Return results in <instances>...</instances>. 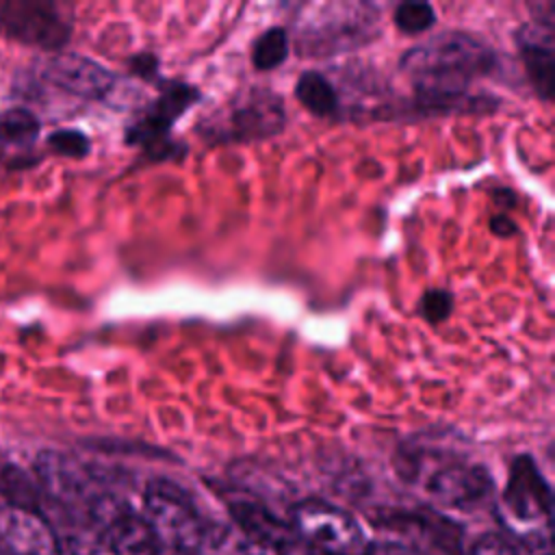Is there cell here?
I'll list each match as a JSON object with an SVG mask.
<instances>
[{"instance_id":"5b68a950","label":"cell","mask_w":555,"mask_h":555,"mask_svg":"<svg viewBox=\"0 0 555 555\" xmlns=\"http://www.w3.org/2000/svg\"><path fill=\"white\" fill-rule=\"evenodd\" d=\"M35 475L43 496L85 525L98 503L113 492L93 466L63 451H41L35 460Z\"/></svg>"},{"instance_id":"7a4b0ae2","label":"cell","mask_w":555,"mask_h":555,"mask_svg":"<svg viewBox=\"0 0 555 555\" xmlns=\"http://www.w3.org/2000/svg\"><path fill=\"white\" fill-rule=\"evenodd\" d=\"M397 470L408 481H418L423 490L442 507L475 509L483 505L494 481L486 466L457 455H431L427 451H401Z\"/></svg>"},{"instance_id":"277c9868","label":"cell","mask_w":555,"mask_h":555,"mask_svg":"<svg viewBox=\"0 0 555 555\" xmlns=\"http://www.w3.org/2000/svg\"><path fill=\"white\" fill-rule=\"evenodd\" d=\"M297 28V48L304 54L327 56L366 46L377 37V15L371 4L334 2L308 7Z\"/></svg>"},{"instance_id":"3957f363","label":"cell","mask_w":555,"mask_h":555,"mask_svg":"<svg viewBox=\"0 0 555 555\" xmlns=\"http://www.w3.org/2000/svg\"><path fill=\"white\" fill-rule=\"evenodd\" d=\"M143 518L167 555H195L212 518L178 481L154 477L143 490Z\"/></svg>"},{"instance_id":"5bb4252c","label":"cell","mask_w":555,"mask_h":555,"mask_svg":"<svg viewBox=\"0 0 555 555\" xmlns=\"http://www.w3.org/2000/svg\"><path fill=\"white\" fill-rule=\"evenodd\" d=\"M555 20L553 11L546 15H533L531 22L516 30V46L522 59L527 78L542 100L553 98V72H555Z\"/></svg>"},{"instance_id":"30bf717a","label":"cell","mask_w":555,"mask_h":555,"mask_svg":"<svg viewBox=\"0 0 555 555\" xmlns=\"http://www.w3.org/2000/svg\"><path fill=\"white\" fill-rule=\"evenodd\" d=\"M501 501L514 525L551 527L553 492L531 455L514 457Z\"/></svg>"},{"instance_id":"6da1fadb","label":"cell","mask_w":555,"mask_h":555,"mask_svg":"<svg viewBox=\"0 0 555 555\" xmlns=\"http://www.w3.org/2000/svg\"><path fill=\"white\" fill-rule=\"evenodd\" d=\"M494 50L470 33L447 30L410 48L399 65L410 78L414 104L425 115L486 111L483 98H470V85L494 72Z\"/></svg>"},{"instance_id":"8992f818","label":"cell","mask_w":555,"mask_h":555,"mask_svg":"<svg viewBox=\"0 0 555 555\" xmlns=\"http://www.w3.org/2000/svg\"><path fill=\"white\" fill-rule=\"evenodd\" d=\"M288 522L314 555H362L369 544L358 518L323 499L295 503Z\"/></svg>"},{"instance_id":"52a82bcc","label":"cell","mask_w":555,"mask_h":555,"mask_svg":"<svg viewBox=\"0 0 555 555\" xmlns=\"http://www.w3.org/2000/svg\"><path fill=\"white\" fill-rule=\"evenodd\" d=\"M206 137L221 141H258L280 134L286 126L282 98L264 87L241 91L228 106L206 121Z\"/></svg>"},{"instance_id":"e0dca14e","label":"cell","mask_w":555,"mask_h":555,"mask_svg":"<svg viewBox=\"0 0 555 555\" xmlns=\"http://www.w3.org/2000/svg\"><path fill=\"white\" fill-rule=\"evenodd\" d=\"M195 555H264L241 529L212 518Z\"/></svg>"},{"instance_id":"9a60e30c","label":"cell","mask_w":555,"mask_h":555,"mask_svg":"<svg viewBox=\"0 0 555 555\" xmlns=\"http://www.w3.org/2000/svg\"><path fill=\"white\" fill-rule=\"evenodd\" d=\"M0 551L4 555H59L61 542L43 514L17 505H2Z\"/></svg>"},{"instance_id":"7c38bea8","label":"cell","mask_w":555,"mask_h":555,"mask_svg":"<svg viewBox=\"0 0 555 555\" xmlns=\"http://www.w3.org/2000/svg\"><path fill=\"white\" fill-rule=\"evenodd\" d=\"M384 525L416 555H462V527L438 512H392Z\"/></svg>"},{"instance_id":"9c48e42d","label":"cell","mask_w":555,"mask_h":555,"mask_svg":"<svg viewBox=\"0 0 555 555\" xmlns=\"http://www.w3.org/2000/svg\"><path fill=\"white\" fill-rule=\"evenodd\" d=\"M0 33L26 46L61 50L69 41L72 24L54 2L2 0Z\"/></svg>"},{"instance_id":"ba28073f","label":"cell","mask_w":555,"mask_h":555,"mask_svg":"<svg viewBox=\"0 0 555 555\" xmlns=\"http://www.w3.org/2000/svg\"><path fill=\"white\" fill-rule=\"evenodd\" d=\"M199 100V89L186 82H165L154 102H150L126 128V143L143 147L150 156L171 154L173 124Z\"/></svg>"},{"instance_id":"d4e9b609","label":"cell","mask_w":555,"mask_h":555,"mask_svg":"<svg viewBox=\"0 0 555 555\" xmlns=\"http://www.w3.org/2000/svg\"><path fill=\"white\" fill-rule=\"evenodd\" d=\"M490 230H492L496 236H503V238H507V236H512V234L518 232V228L514 225V221L507 219L505 215L492 217V219H490Z\"/></svg>"},{"instance_id":"8fae6325","label":"cell","mask_w":555,"mask_h":555,"mask_svg":"<svg viewBox=\"0 0 555 555\" xmlns=\"http://www.w3.org/2000/svg\"><path fill=\"white\" fill-rule=\"evenodd\" d=\"M234 527L241 529L262 551L275 555H314V551L295 533L288 520L275 516L267 505L238 496L228 501Z\"/></svg>"},{"instance_id":"4fadbf2b","label":"cell","mask_w":555,"mask_h":555,"mask_svg":"<svg viewBox=\"0 0 555 555\" xmlns=\"http://www.w3.org/2000/svg\"><path fill=\"white\" fill-rule=\"evenodd\" d=\"M41 76L69 95L82 100H106L115 91V74L80 54H52L41 65Z\"/></svg>"},{"instance_id":"2e32d148","label":"cell","mask_w":555,"mask_h":555,"mask_svg":"<svg viewBox=\"0 0 555 555\" xmlns=\"http://www.w3.org/2000/svg\"><path fill=\"white\" fill-rule=\"evenodd\" d=\"M295 95L299 104L317 117H332L340 106L334 85L321 72H312V69L304 72L297 78Z\"/></svg>"},{"instance_id":"484cf974","label":"cell","mask_w":555,"mask_h":555,"mask_svg":"<svg viewBox=\"0 0 555 555\" xmlns=\"http://www.w3.org/2000/svg\"><path fill=\"white\" fill-rule=\"evenodd\" d=\"M525 555H553L551 553V542H544V544H535V546H529V551Z\"/></svg>"},{"instance_id":"44dd1931","label":"cell","mask_w":555,"mask_h":555,"mask_svg":"<svg viewBox=\"0 0 555 555\" xmlns=\"http://www.w3.org/2000/svg\"><path fill=\"white\" fill-rule=\"evenodd\" d=\"M48 147L61 156L82 158L89 154L91 143L89 137L76 128H61L48 134Z\"/></svg>"},{"instance_id":"ac0fdd59","label":"cell","mask_w":555,"mask_h":555,"mask_svg":"<svg viewBox=\"0 0 555 555\" xmlns=\"http://www.w3.org/2000/svg\"><path fill=\"white\" fill-rule=\"evenodd\" d=\"M39 130L41 124L28 108L15 106L0 113V143L4 145L28 147L37 141Z\"/></svg>"},{"instance_id":"603a6c76","label":"cell","mask_w":555,"mask_h":555,"mask_svg":"<svg viewBox=\"0 0 555 555\" xmlns=\"http://www.w3.org/2000/svg\"><path fill=\"white\" fill-rule=\"evenodd\" d=\"M453 310V297L447 291H427L421 299V314L429 323H442Z\"/></svg>"},{"instance_id":"ffe728a7","label":"cell","mask_w":555,"mask_h":555,"mask_svg":"<svg viewBox=\"0 0 555 555\" xmlns=\"http://www.w3.org/2000/svg\"><path fill=\"white\" fill-rule=\"evenodd\" d=\"M395 26L405 35H421L436 22V11L427 2H401L395 9Z\"/></svg>"},{"instance_id":"cb8c5ba5","label":"cell","mask_w":555,"mask_h":555,"mask_svg":"<svg viewBox=\"0 0 555 555\" xmlns=\"http://www.w3.org/2000/svg\"><path fill=\"white\" fill-rule=\"evenodd\" d=\"M362 555H416V553L408 548L403 542L382 540V542H369Z\"/></svg>"},{"instance_id":"d6986e66","label":"cell","mask_w":555,"mask_h":555,"mask_svg":"<svg viewBox=\"0 0 555 555\" xmlns=\"http://www.w3.org/2000/svg\"><path fill=\"white\" fill-rule=\"evenodd\" d=\"M291 52V41H288V33L282 26H273L267 28L251 48V63L256 69L260 72H269L275 69L278 65H282L286 61Z\"/></svg>"},{"instance_id":"7402d4cb","label":"cell","mask_w":555,"mask_h":555,"mask_svg":"<svg viewBox=\"0 0 555 555\" xmlns=\"http://www.w3.org/2000/svg\"><path fill=\"white\" fill-rule=\"evenodd\" d=\"M468 555H525V553L520 551V546H516L512 540H507L501 533H483L470 544Z\"/></svg>"}]
</instances>
